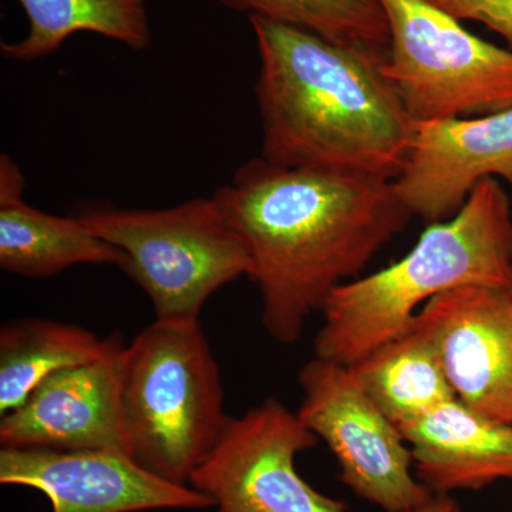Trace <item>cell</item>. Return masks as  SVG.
Returning <instances> with one entry per match:
<instances>
[{"mask_svg":"<svg viewBox=\"0 0 512 512\" xmlns=\"http://www.w3.org/2000/svg\"><path fill=\"white\" fill-rule=\"evenodd\" d=\"M512 185V109L464 119L416 121L394 190L427 225L454 217L485 178Z\"/></svg>","mask_w":512,"mask_h":512,"instance_id":"cell-11","label":"cell"},{"mask_svg":"<svg viewBox=\"0 0 512 512\" xmlns=\"http://www.w3.org/2000/svg\"><path fill=\"white\" fill-rule=\"evenodd\" d=\"M111 336L52 319L9 320L0 328V416L18 409L60 370L100 359Z\"/></svg>","mask_w":512,"mask_h":512,"instance_id":"cell-16","label":"cell"},{"mask_svg":"<svg viewBox=\"0 0 512 512\" xmlns=\"http://www.w3.org/2000/svg\"><path fill=\"white\" fill-rule=\"evenodd\" d=\"M124 349L120 333H113L100 359L47 377L22 406L2 416V448H109L128 454L121 409Z\"/></svg>","mask_w":512,"mask_h":512,"instance_id":"cell-12","label":"cell"},{"mask_svg":"<svg viewBox=\"0 0 512 512\" xmlns=\"http://www.w3.org/2000/svg\"><path fill=\"white\" fill-rule=\"evenodd\" d=\"M458 20H476L512 47V0H429Z\"/></svg>","mask_w":512,"mask_h":512,"instance_id":"cell-19","label":"cell"},{"mask_svg":"<svg viewBox=\"0 0 512 512\" xmlns=\"http://www.w3.org/2000/svg\"><path fill=\"white\" fill-rule=\"evenodd\" d=\"M29 20L28 35L2 43L3 57L35 62L55 55L69 37L94 33L146 50L151 43L146 0H18Z\"/></svg>","mask_w":512,"mask_h":512,"instance_id":"cell-17","label":"cell"},{"mask_svg":"<svg viewBox=\"0 0 512 512\" xmlns=\"http://www.w3.org/2000/svg\"><path fill=\"white\" fill-rule=\"evenodd\" d=\"M247 13L315 33L386 62L390 33L379 0H218Z\"/></svg>","mask_w":512,"mask_h":512,"instance_id":"cell-18","label":"cell"},{"mask_svg":"<svg viewBox=\"0 0 512 512\" xmlns=\"http://www.w3.org/2000/svg\"><path fill=\"white\" fill-rule=\"evenodd\" d=\"M390 33L383 72L414 121L512 109V50L485 42L429 0H379Z\"/></svg>","mask_w":512,"mask_h":512,"instance_id":"cell-6","label":"cell"},{"mask_svg":"<svg viewBox=\"0 0 512 512\" xmlns=\"http://www.w3.org/2000/svg\"><path fill=\"white\" fill-rule=\"evenodd\" d=\"M318 437L276 397L229 417L188 483L214 501L217 512H348V505L306 483L295 460Z\"/></svg>","mask_w":512,"mask_h":512,"instance_id":"cell-8","label":"cell"},{"mask_svg":"<svg viewBox=\"0 0 512 512\" xmlns=\"http://www.w3.org/2000/svg\"><path fill=\"white\" fill-rule=\"evenodd\" d=\"M247 245L262 325L293 345L330 293L359 278L410 218L393 181L252 158L214 192Z\"/></svg>","mask_w":512,"mask_h":512,"instance_id":"cell-1","label":"cell"},{"mask_svg":"<svg viewBox=\"0 0 512 512\" xmlns=\"http://www.w3.org/2000/svg\"><path fill=\"white\" fill-rule=\"evenodd\" d=\"M224 402L220 367L200 319H156L124 349L128 454L157 476L188 483L227 426Z\"/></svg>","mask_w":512,"mask_h":512,"instance_id":"cell-4","label":"cell"},{"mask_svg":"<svg viewBox=\"0 0 512 512\" xmlns=\"http://www.w3.org/2000/svg\"><path fill=\"white\" fill-rule=\"evenodd\" d=\"M261 69L255 86L261 157L289 168L394 181L414 121L384 60L315 33L249 16Z\"/></svg>","mask_w":512,"mask_h":512,"instance_id":"cell-2","label":"cell"},{"mask_svg":"<svg viewBox=\"0 0 512 512\" xmlns=\"http://www.w3.org/2000/svg\"><path fill=\"white\" fill-rule=\"evenodd\" d=\"M0 483L35 488L53 512L204 510L208 495L157 476L123 451L2 448Z\"/></svg>","mask_w":512,"mask_h":512,"instance_id":"cell-9","label":"cell"},{"mask_svg":"<svg viewBox=\"0 0 512 512\" xmlns=\"http://www.w3.org/2000/svg\"><path fill=\"white\" fill-rule=\"evenodd\" d=\"M298 416L325 441L339 480L383 512H414L433 493L414 474L403 434L357 383L349 366L313 357L298 375Z\"/></svg>","mask_w":512,"mask_h":512,"instance_id":"cell-7","label":"cell"},{"mask_svg":"<svg viewBox=\"0 0 512 512\" xmlns=\"http://www.w3.org/2000/svg\"><path fill=\"white\" fill-rule=\"evenodd\" d=\"M79 218L126 255L121 271L146 293L156 319H200L214 293L251 271L247 245L214 197L164 210L96 208Z\"/></svg>","mask_w":512,"mask_h":512,"instance_id":"cell-5","label":"cell"},{"mask_svg":"<svg viewBox=\"0 0 512 512\" xmlns=\"http://www.w3.org/2000/svg\"><path fill=\"white\" fill-rule=\"evenodd\" d=\"M511 276L510 197L485 178L454 217L427 225L409 254L330 293L315 356L353 366L409 332L436 296L468 285L510 289Z\"/></svg>","mask_w":512,"mask_h":512,"instance_id":"cell-3","label":"cell"},{"mask_svg":"<svg viewBox=\"0 0 512 512\" xmlns=\"http://www.w3.org/2000/svg\"><path fill=\"white\" fill-rule=\"evenodd\" d=\"M439 349L458 402L512 426V293L468 285L431 299L414 322Z\"/></svg>","mask_w":512,"mask_h":512,"instance_id":"cell-10","label":"cell"},{"mask_svg":"<svg viewBox=\"0 0 512 512\" xmlns=\"http://www.w3.org/2000/svg\"><path fill=\"white\" fill-rule=\"evenodd\" d=\"M25 177L0 157V266L25 278H50L76 265L123 268L126 255L94 235L79 217H59L23 201Z\"/></svg>","mask_w":512,"mask_h":512,"instance_id":"cell-14","label":"cell"},{"mask_svg":"<svg viewBox=\"0 0 512 512\" xmlns=\"http://www.w3.org/2000/svg\"><path fill=\"white\" fill-rule=\"evenodd\" d=\"M414 474L433 494L477 491L512 481V426L473 412L457 399L400 429Z\"/></svg>","mask_w":512,"mask_h":512,"instance_id":"cell-13","label":"cell"},{"mask_svg":"<svg viewBox=\"0 0 512 512\" xmlns=\"http://www.w3.org/2000/svg\"><path fill=\"white\" fill-rule=\"evenodd\" d=\"M510 292L512 293V276H511Z\"/></svg>","mask_w":512,"mask_h":512,"instance_id":"cell-21","label":"cell"},{"mask_svg":"<svg viewBox=\"0 0 512 512\" xmlns=\"http://www.w3.org/2000/svg\"><path fill=\"white\" fill-rule=\"evenodd\" d=\"M414 512H460L457 501L448 494H434Z\"/></svg>","mask_w":512,"mask_h":512,"instance_id":"cell-20","label":"cell"},{"mask_svg":"<svg viewBox=\"0 0 512 512\" xmlns=\"http://www.w3.org/2000/svg\"><path fill=\"white\" fill-rule=\"evenodd\" d=\"M349 367L367 396L399 430L456 399L436 343L416 323Z\"/></svg>","mask_w":512,"mask_h":512,"instance_id":"cell-15","label":"cell"}]
</instances>
